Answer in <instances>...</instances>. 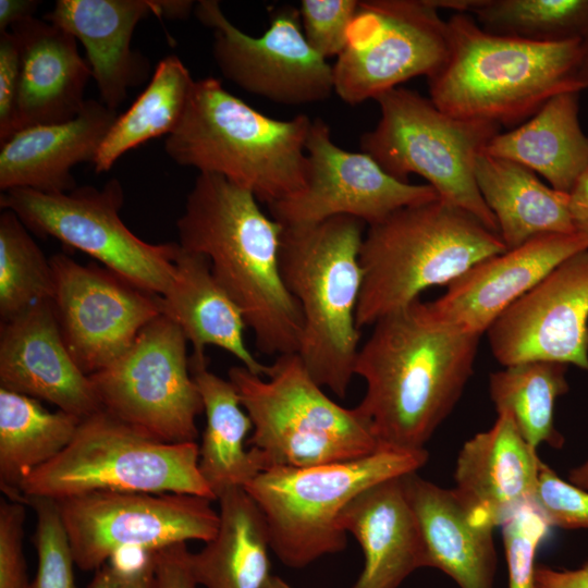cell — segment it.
<instances>
[{
  "label": "cell",
  "instance_id": "obj_1",
  "mask_svg": "<svg viewBox=\"0 0 588 588\" xmlns=\"http://www.w3.org/2000/svg\"><path fill=\"white\" fill-rule=\"evenodd\" d=\"M480 336L438 318L420 298L372 324L354 373L366 382L357 406L382 450H426L474 372Z\"/></svg>",
  "mask_w": 588,
  "mask_h": 588
},
{
  "label": "cell",
  "instance_id": "obj_2",
  "mask_svg": "<svg viewBox=\"0 0 588 588\" xmlns=\"http://www.w3.org/2000/svg\"><path fill=\"white\" fill-rule=\"evenodd\" d=\"M179 245L206 256L240 307L261 354L297 353L303 317L280 270L283 226L254 194L223 176L199 173L176 221Z\"/></svg>",
  "mask_w": 588,
  "mask_h": 588
},
{
  "label": "cell",
  "instance_id": "obj_3",
  "mask_svg": "<svg viewBox=\"0 0 588 588\" xmlns=\"http://www.w3.org/2000/svg\"><path fill=\"white\" fill-rule=\"evenodd\" d=\"M450 52L428 77L444 113L515 127L551 97L584 88L577 79L583 41L534 42L494 35L467 13L446 21Z\"/></svg>",
  "mask_w": 588,
  "mask_h": 588
},
{
  "label": "cell",
  "instance_id": "obj_4",
  "mask_svg": "<svg viewBox=\"0 0 588 588\" xmlns=\"http://www.w3.org/2000/svg\"><path fill=\"white\" fill-rule=\"evenodd\" d=\"M311 122L306 114L290 120L267 117L230 94L219 79L206 77L194 82L164 150L176 164L223 176L269 207L304 187Z\"/></svg>",
  "mask_w": 588,
  "mask_h": 588
},
{
  "label": "cell",
  "instance_id": "obj_5",
  "mask_svg": "<svg viewBox=\"0 0 588 588\" xmlns=\"http://www.w3.org/2000/svg\"><path fill=\"white\" fill-rule=\"evenodd\" d=\"M365 225L357 218L339 216L283 226L281 235L282 279L303 317L297 355L310 377L339 397L346 396L360 347L356 311Z\"/></svg>",
  "mask_w": 588,
  "mask_h": 588
},
{
  "label": "cell",
  "instance_id": "obj_6",
  "mask_svg": "<svg viewBox=\"0 0 588 588\" xmlns=\"http://www.w3.org/2000/svg\"><path fill=\"white\" fill-rule=\"evenodd\" d=\"M506 250L499 234L440 198L401 208L369 225L360 247L359 330L432 286L448 285L473 265Z\"/></svg>",
  "mask_w": 588,
  "mask_h": 588
},
{
  "label": "cell",
  "instance_id": "obj_7",
  "mask_svg": "<svg viewBox=\"0 0 588 588\" xmlns=\"http://www.w3.org/2000/svg\"><path fill=\"white\" fill-rule=\"evenodd\" d=\"M228 376L253 422L247 443L264 470L344 462L382 450L369 418L358 406L331 400L297 353L275 357L266 379L242 365Z\"/></svg>",
  "mask_w": 588,
  "mask_h": 588
},
{
  "label": "cell",
  "instance_id": "obj_8",
  "mask_svg": "<svg viewBox=\"0 0 588 588\" xmlns=\"http://www.w3.org/2000/svg\"><path fill=\"white\" fill-rule=\"evenodd\" d=\"M426 450H381L344 462L309 467H271L243 488L256 502L268 527L271 550L287 567L303 568L346 548L339 516L362 491L417 471Z\"/></svg>",
  "mask_w": 588,
  "mask_h": 588
},
{
  "label": "cell",
  "instance_id": "obj_9",
  "mask_svg": "<svg viewBox=\"0 0 588 588\" xmlns=\"http://www.w3.org/2000/svg\"><path fill=\"white\" fill-rule=\"evenodd\" d=\"M198 461L196 442L159 441L101 409L82 419L70 444L20 489L23 502L98 491L186 493L213 501Z\"/></svg>",
  "mask_w": 588,
  "mask_h": 588
},
{
  "label": "cell",
  "instance_id": "obj_10",
  "mask_svg": "<svg viewBox=\"0 0 588 588\" xmlns=\"http://www.w3.org/2000/svg\"><path fill=\"white\" fill-rule=\"evenodd\" d=\"M375 100L380 119L362 135V151L397 180L407 182L411 174L424 177L440 199L469 212L499 234L494 216L478 189L475 167L501 126L449 115L430 98L404 87Z\"/></svg>",
  "mask_w": 588,
  "mask_h": 588
},
{
  "label": "cell",
  "instance_id": "obj_11",
  "mask_svg": "<svg viewBox=\"0 0 588 588\" xmlns=\"http://www.w3.org/2000/svg\"><path fill=\"white\" fill-rule=\"evenodd\" d=\"M123 203L115 177L101 188H14L0 197L1 209L13 211L29 231L84 252L138 289L161 296L174 279L177 243L151 244L136 236L120 217Z\"/></svg>",
  "mask_w": 588,
  "mask_h": 588
},
{
  "label": "cell",
  "instance_id": "obj_12",
  "mask_svg": "<svg viewBox=\"0 0 588 588\" xmlns=\"http://www.w3.org/2000/svg\"><path fill=\"white\" fill-rule=\"evenodd\" d=\"M182 330L159 315L111 365L89 376L103 411L166 443L195 442L204 412Z\"/></svg>",
  "mask_w": 588,
  "mask_h": 588
},
{
  "label": "cell",
  "instance_id": "obj_13",
  "mask_svg": "<svg viewBox=\"0 0 588 588\" xmlns=\"http://www.w3.org/2000/svg\"><path fill=\"white\" fill-rule=\"evenodd\" d=\"M56 501L82 571H97L124 550L206 543L220 523L211 500L186 493L98 491Z\"/></svg>",
  "mask_w": 588,
  "mask_h": 588
},
{
  "label": "cell",
  "instance_id": "obj_14",
  "mask_svg": "<svg viewBox=\"0 0 588 588\" xmlns=\"http://www.w3.org/2000/svg\"><path fill=\"white\" fill-rule=\"evenodd\" d=\"M449 52L448 23L430 0L359 1L332 66L334 93L350 105L376 99L413 77L432 76Z\"/></svg>",
  "mask_w": 588,
  "mask_h": 588
},
{
  "label": "cell",
  "instance_id": "obj_15",
  "mask_svg": "<svg viewBox=\"0 0 588 588\" xmlns=\"http://www.w3.org/2000/svg\"><path fill=\"white\" fill-rule=\"evenodd\" d=\"M195 15L213 32L212 54L222 75L247 93L296 106L334 91L333 68L307 42L297 8L274 7L258 37L237 28L216 0L196 2Z\"/></svg>",
  "mask_w": 588,
  "mask_h": 588
},
{
  "label": "cell",
  "instance_id": "obj_16",
  "mask_svg": "<svg viewBox=\"0 0 588 588\" xmlns=\"http://www.w3.org/2000/svg\"><path fill=\"white\" fill-rule=\"evenodd\" d=\"M305 146L304 187L269 206L270 216L282 226L311 225L339 216L369 226L401 208L439 198L429 184L397 180L368 154L339 147L319 118L313 120Z\"/></svg>",
  "mask_w": 588,
  "mask_h": 588
},
{
  "label": "cell",
  "instance_id": "obj_17",
  "mask_svg": "<svg viewBox=\"0 0 588 588\" xmlns=\"http://www.w3.org/2000/svg\"><path fill=\"white\" fill-rule=\"evenodd\" d=\"M50 262L60 331L71 356L87 376L122 356L142 329L161 315L158 295L107 268L84 266L64 254L52 256Z\"/></svg>",
  "mask_w": 588,
  "mask_h": 588
},
{
  "label": "cell",
  "instance_id": "obj_18",
  "mask_svg": "<svg viewBox=\"0 0 588 588\" xmlns=\"http://www.w3.org/2000/svg\"><path fill=\"white\" fill-rule=\"evenodd\" d=\"M486 333L504 367L550 360L588 371V248L560 262Z\"/></svg>",
  "mask_w": 588,
  "mask_h": 588
},
{
  "label": "cell",
  "instance_id": "obj_19",
  "mask_svg": "<svg viewBox=\"0 0 588 588\" xmlns=\"http://www.w3.org/2000/svg\"><path fill=\"white\" fill-rule=\"evenodd\" d=\"M194 1L181 0H58L44 20L81 41L100 101L118 111L130 88L149 71L148 61L132 50L137 24L150 14L185 19Z\"/></svg>",
  "mask_w": 588,
  "mask_h": 588
},
{
  "label": "cell",
  "instance_id": "obj_20",
  "mask_svg": "<svg viewBox=\"0 0 588 588\" xmlns=\"http://www.w3.org/2000/svg\"><path fill=\"white\" fill-rule=\"evenodd\" d=\"M0 385L81 419L102 409L89 376L63 341L52 301L38 302L1 322Z\"/></svg>",
  "mask_w": 588,
  "mask_h": 588
},
{
  "label": "cell",
  "instance_id": "obj_21",
  "mask_svg": "<svg viewBox=\"0 0 588 588\" xmlns=\"http://www.w3.org/2000/svg\"><path fill=\"white\" fill-rule=\"evenodd\" d=\"M586 248L588 244L577 233L532 238L473 265L429 305L438 318L482 335L504 310L560 262Z\"/></svg>",
  "mask_w": 588,
  "mask_h": 588
},
{
  "label": "cell",
  "instance_id": "obj_22",
  "mask_svg": "<svg viewBox=\"0 0 588 588\" xmlns=\"http://www.w3.org/2000/svg\"><path fill=\"white\" fill-rule=\"evenodd\" d=\"M541 464L512 418L500 413L460 450L454 490L478 523L494 528L534 503Z\"/></svg>",
  "mask_w": 588,
  "mask_h": 588
},
{
  "label": "cell",
  "instance_id": "obj_23",
  "mask_svg": "<svg viewBox=\"0 0 588 588\" xmlns=\"http://www.w3.org/2000/svg\"><path fill=\"white\" fill-rule=\"evenodd\" d=\"M118 115L100 100L87 99L66 122L20 130L0 144V189L73 191L72 168L94 162Z\"/></svg>",
  "mask_w": 588,
  "mask_h": 588
},
{
  "label": "cell",
  "instance_id": "obj_24",
  "mask_svg": "<svg viewBox=\"0 0 588 588\" xmlns=\"http://www.w3.org/2000/svg\"><path fill=\"white\" fill-rule=\"evenodd\" d=\"M402 477L362 491L339 516L340 528L356 538L364 553V568L352 588H399L413 572L427 567Z\"/></svg>",
  "mask_w": 588,
  "mask_h": 588
},
{
  "label": "cell",
  "instance_id": "obj_25",
  "mask_svg": "<svg viewBox=\"0 0 588 588\" xmlns=\"http://www.w3.org/2000/svg\"><path fill=\"white\" fill-rule=\"evenodd\" d=\"M11 32L20 44L22 61L19 131L78 115L91 71L79 54L77 39L35 16L14 25Z\"/></svg>",
  "mask_w": 588,
  "mask_h": 588
},
{
  "label": "cell",
  "instance_id": "obj_26",
  "mask_svg": "<svg viewBox=\"0 0 588 588\" xmlns=\"http://www.w3.org/2000/svg\"><path fill=\"white\" fill-rule=\"evenodd\" d=\"M402 480L421 532L427 567L440 569L460 588H493L494 528L478 523L454 489L442 488L416 471Z\"/></svg>",
  "mask_w": 588,
  "mask_h": 588
},
{
  "label": "cell",
  "instance_id": "obj_27",
  "mask_svg": "<svg viewBox=\"0 0 588 588\" xmlns=\"http://www.w3.org/2000/svg\"><path fill=\"white\" fill-rule=\"evenodd\" d=\"M174 264V279L159 296L160 313L182 330L193 346L192 355L206 356L207 346H217L252 373L266 377L269 365L248 350L243 313L213 275L209 259L177 244Z\"/></svg>",
  "mask_w": 588,
  "mask_h": 588
},
{
  "label": "cell",
  "instance_id": "obj_28",
  "mask_svg": "<svg viewBox=\"0 0 588 588\" xmlns=\"http://www.w3.org/2000/svg\"><path fill=\"white\" fill-rule=\"evenodd\" d=\"M579 90L554 95L528 120L497 134L482 152L519 163L569 194L588 172V135L580 127Z\"/></svg>",
  "mask_w": 588,
  "mask_h": 588
},
{
  "label": "cell",
  "instance_id": "obj_29",
  "mask_svg": "<svg viewBox=\"0 0 588 588\" xmlns=\"http://www.w3.org/2000/svg\"><path fill=\"white\" fill-rule=\"evenodd\" d=\"M475 177L506 249L542 235L576 233L569 194L546 185L528 168L481 152Z\"/></svg>",
  "mask_w": 588,
  "mask_h": 588
},
{
  "label": "cell",
  "instance_id": "obj_30",
  "mask_svg": "<svg viewBox=\"0 0 588 588\" xmlns=\"http://www.w3.org/2000/svg\"><path fill=\"white\" fill-rule=\"evenodd\" d=\"M219 528L197 553L192 568L205 588H262L270 578L271 550L262 512L242 487L219 498Z\"/></svg>",
  "mask_w": 588,
  "mask_h": 588
},
{
  "label": "cell",
  "instance_id": "obj_31",
  "mask_svg": "<svg viewBox=\"0 0 588 588\" xmlns=\"http://www.w3.org/2000/svg\"><path fill=\"white\" fill-rule=\"evenodd\" d=\"M189 369L206 414L199 471L218 500L230 488H243L264 468L256 452L245 449L253 422L234 384L209 370L206 356L192 355Z\"/></svg>",
  "mask_w": 588,
  "mask_h": 588
},
{
  "label": "cell",
  "instance_id": "obj_32",
  "mask_svg": "<svg viewBox=\"0 0 588 588\" xmlns=\"http://www.w3.org/2000/svg\"><path fill=\"white\" fill-rule=\"evenodd\" d=\"M81 421L61 409H46L36 399L0 388V487L8 499L23 502L22 481L70 444Z\"/></svg>",
  "mask_w": 588,
  "mask_h": 588
},
{
  "label": "cell",
  "instance_id": "obj_33",
  "mask_svg": "<svg viewBox=\"0 0 588 588\" xmlns=\"http://www.w3.org/2000/svg\"><path fill=\"white\" fill-rule=\"evenodd\" d=\"M194 82L175 54L160 60L146 88L118 115L105 137L93 162L95 172H108L127 151L170 135L184 114Z\"/></svg>",
  "mask_w": 588,
  "mask_h": 588
},
{
  "label": "cell",
  "instance_id": "obj_34",
  "mask_svg": "<svg viewBox=\"0 0 588 588\" xmlns=\"http://www.w3.org/2000/svg\"><path fill=\"white\" fill-rule=\"evenodd\" d=\"M569 365L550 360H530L492 372L489 393L497 414L506 413L530 448L546 443L561 449L565 439L555 428L556 400L569 390Z\"/></svg>",
  "mask_w": 588,
  "mask_h": 588
},
{
  "label": "cell",
  "instance_id": "obj_35",
  "mask_svg": "<svg viewBox=\"0 0 588 588\" xmlns=\"http://www.w3.org/2000/svg\"><path fill=\"white\" fill-rule=\"evenodd\" d=\"M470 14L494 35L534 42L588 39V0H477Z\"/></svg>",
  "mask_w": 588,
  "mask_h": 588
},
{
  "label": "cell",
  "instance_id": "obj_36",
  "mask_svg": "<svg viewBox=\"0 0 588 588\" xmlns=\"http://www.w3.org/2000/svg\"><path fill=\"white\" fill-rule=\"evenodd\" d=\"M29 230L11 210L0 213V318L1 322L54 296L50 262Z\"/></svg>",
  "mask_w": 588,
  "mask_h": 588
},
{
  "label": "cell",
  "instance_id": "obj_37",
  "mask_svg": "<svg viewBox=\"0 0 588 588\" xmlns=\"http://www.w3.org/2000/svg\"><path fill=\"white\" fill-rule=\"evenodd\" d=\"M24 503L30 505L36 515L37 569L30 588H76L75 562L57 501L28 497Z\"/></svg>",
  "mask_w": 588,
  "mask_h": 588
},
{
  "label": "cell",
  "instance_id": "obj_38",
  "mask_svg": "<svg viewBox=\"0 0 588 588\" xmlns=\"http://www.w3.org/2000/svg\"><path fill=\"white\" fill-rule=\"evenodd\" d=\"M509 572V588H536V553L550 525L534 503L517 510L502 525Z\"/></svg>",
  "mask_w": 588,
  "mask_h": 588
},
{
  "label": "cell",
  "instance_id": "obj_39",
  "mask_svg": "<svg viewBox=\"0 0 588 588\" xmlns=\"http://www.w3.org/2000/svg\"><path fill=\"white\" fill-rule=\"evenodd\" d=\"M359 1L303 0L298 11L303 33L310 47L326 60L341 54Z\"/></svg>",
  "mask_w": 588,
  "mask_h": 588
},
{
  "label": "cell",
  "instance_id": "obj_40",
  "mask_svg": "<svg viewBox=\"0 0 588 588\" xmlns=\"http://www.w3.org/2000/svg\"><path fill=\"white\" fill-rule=\"evenodd\" d=\"M534 504L550 527L588 529V492L563 480L543 462Z\"/></svg>",
  "mask_w": 588,
  "mask_h": 588
},
{
  "label": "cell",
  "instance_id": "obj_41",
  "mask_svg": "<svg viewBox=\"0 0 588 588\" xmlns=\"http://www.w3.org/2000/svg\"><path fill=\"white\" fill-rule=\"evenodd\" d=\"M25 503L0 501V588H30L24 554Z\"/></svg>",
  "mask_w": 588,
  "mask_h": 588
},
{
  "label": "cell",
  "instance_id": "obj_42",
  "mask_svg": "<svg viewBox=\"0 0 588 588\" xmlns=\"http://www.w3.org/2000/svg\"><path fill=\"white\" fill-rule=\"evenodd\" d=\"M21 49L11 30L0 32V144L19 131Z\"/></svg>",
  "mask_w": 588,
  "mask_h": 588
},
{
  "label": "cell",
  "instance_id": "obj_43",
  "mask_svg": "<svg viewBox=\"0 0 588 588\" xmlns=\"http://www.w3.org/2000/svg\"><path fill=\"white\" fill-rule=\"evenodd\" d=\"M155 566V588H196L192 568V552L186 542L151 552Z\"/></svg>",
  "mask_w": 588,
  "mask_h": 588
},
{
  "label": "cell",
  "instance_id": "obj_44",
  "mask_svg": "<svg viewBox=\"0 0 588 588\" xmlns=\"http://www.w3.org/2000/svg\"><path fill=\"white\" fill-rule=\"evenodd\" d=\"M87 588H155L151 552H146L134 565L107 562L96 571Z\"/></svg>",
  "mask_w": 588,
  "mask_h": 588
},
{
  "label": "cell",
  "instance_id": "obj_45",
  "mask_svg": "<svg viewBox=\"0 0 588 588\" xmlns=\"http://www.w3.org/2000/svg\"><path fill=\"white\" fill-rule=\"evenodd\" d=\"M535 581L536 588H588V562L574 569L537 565Z\"/></svg>",
  "mask_w": 588,
  "mask_h": 588
},
{
  "label": "cell",
  "instance_id": "obj_46",
  "mask_svg": "<svg viewBox=\"0 0 588 588\" xmlns=\"http://www.w3.org/2000/svg\"><path fill=\"white\" fill-rule=\"evenodd\" d=\"M569 208L575 232L588 244V172L569 193Z\"/></svg>",
  "mask_w": 588,
  "mask_h": 588
},
{
  "label": "cell",
  "instance_id": "obj_47",
  "mask_svg": "<svg viewBox=\"0 0 588 588\" xmlns=\"http://www.w3.org/2000/svg\"><path fill=\"white\" fill-rule=\"evenodd\" d=\"M39 5L37 0H0V32L34 17Z\"/></svg>",
  "mask_w": 588,
  "mask_h": 588
},
{
  "label": "cell",
  "instance_id": "obj_48",
  "mask_svg": "<svg viewBox=\"0 0 588 588\" xmlns=\"http://www.w3.org/2000/svg\"><path fill=\"white\" fill-rule=\"evenodd\" d=\"M567 481L588 492V458L568 471Z\"/></svg>",
  "mask_w": 588,
  "mask_h": 588
},
{
  "label": "cell",
  "instance_id": "obj_49",
  "mask_svg": "<svg viewBox=\"0 0 588 588\" xmlns=\"http://www.w3.org/2000/svg\"><path fill=\"white\" fill-rule=\"evenodd\" d=\"M577 79L581 87L588 88V39L583 41L581 57L577 72Z\"/></svg>",
  "mask_w": 588,
  "mask_h": 588
},
{
  "label": "cell",
  "instance_id": "obj_50",
  "mask_svg": "<svg viewBox=\"0 0 588 588\" xmlns=\"http://www.w3.org/2000/svg\"><path fill=\"white\" fill-rule=\"evenodd\" d=\"M262 588H291V587L282 578L271 575L270 578L262 586Z\"/></svg>",
  "mask_w": 588,
  "mask_h": 588
}]
</instances>
